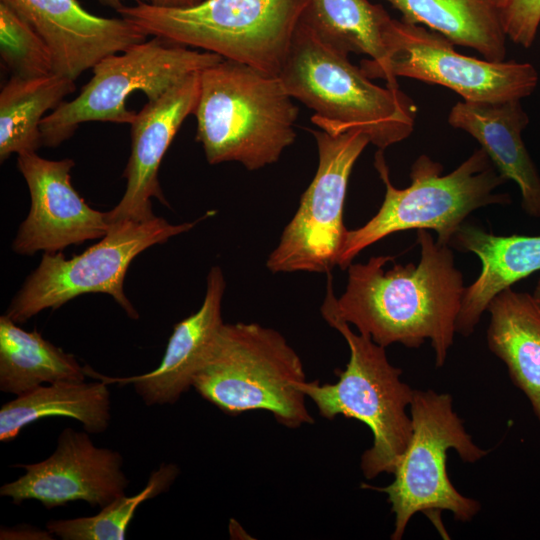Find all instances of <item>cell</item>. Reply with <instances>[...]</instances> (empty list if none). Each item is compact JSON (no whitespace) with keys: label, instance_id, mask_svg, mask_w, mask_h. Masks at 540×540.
<instances>
[{"label":"cell","instance_id":"cell-5","mask_svg":"<svg viewBox=\"0 0 540 540\" xmlns=\"http://www.w3.org/2000/svg\"><path fill=\"white\" fill-rule=\"evenodd\" d=\"M374 166L385 184L384 200L369 221L348 230L337 262L343 270L362 250L400 231L433 230L437 234L436 242L449 246L473 211L511 202L508 194L495 193L507 179L483 148L475 150L447 175H442L443 166L439 162L427 155L419 156L411 167V184L404 189L391 183L381 149L375 154Z\"/></svg>","mask_w":540,"mask_h":540},{"label":"cell","instance_id":"cell-18","mask_svg":"<svg viewBox=\"0 0 540 540\" xmlns=\"http://www.w3.org/2000/svg\"><path fill=\"white\" fill-rule=\"evenodd\" d=\"M449 246L475 254L482 266L479 276L463 292L456 332L465 337L474 332L497 294L540 271V235H496L465 222Z\"/></svg>","mask_w":540,"mask_h":540},{"label":"cell","instance_id":"cell-13","mask_svg":"<svg viewBox=\"0 0 540 540\" xmlns=\"http://www.w3.org/2000/svg\"><path fill=\"white\" fill-rule=\"evenodd\" d=\"M118 451L97 447L87 431L70 427L59 434L54 452L32 464H15L25 473L5 483L0 495L20 505L37 500L46 509L84 501L103 508L125 494L129 480Z\"/></svg>","mask_w":540,"mask_h":540},{"label":"cell","instance_id":"cell-10","mask_svg":"<svg viewBox=\"0 0 540 540\" xmlns=\"http://www.w3.org/2000/svg\"><path fill=\"white\" fill-rule=\"evenodd\" d=\"M215 53L189 49L153 36L121 54H111L93 68V76L71 101H63L40 125L42 145L57 147L81 123L103 121L131 124L136 113L126 101L143 92L148 101L161 97L186 76L217 64Z\"/></svg>","mask_w":540,"mask_h":540},{"label":"cell","instance_id":"cell-6","mask_svg":"<svg viewBox=\"0 0 540 540\" xmlns=\"http://www.w3.org/2000/svg\"><path fill=\"white\" fill-rule=\"evenodd\" d=\"M305 6L306 0H202L182 8L142 2L117 12L148 36L279 76Z\"/></svg>","mask_w":540,"mask_h":540},{"label":"cell","instance_id":"cell-33","mask_svg":"<svg viewBox=\"0 0 540 540\" xmlns=\"http://www.w3.org/2000/svg\"><path fill=\"white\" fill-rule=\"evenodd\" d=\"M495 1H496V4L498 5V7L500 9L505 8L508 5V3L510 2V0H495Z\"/></svg>","mask_w":540,"mask_h":540},{"label":"cell","instance_id":"cell-20","mask_svg":"<svg viewBox=\"0 0 540 540\" xmlns=\"http://www.w3.org/2000/svg\"><path fill=\"white\" fill-rule=\"evenodd\" d=\"M487 311V346L504 362L540 424V308L531 294L510 287L492 299Z\"/></svg>","mask_w":540,"mask_h":540},{"label":"cell","instance_id":"cell-27","mask_svg":"<svg viewBox=\"0 0 540 540\" xmlns=\"http://www.w3.org/2000/svg\"><path fill=\"white\" fill-rule=\"evenodd\" d=\"M0 56L12 76L35 78L53 73L45 41L25 19L1 1Z\"/></svg>","mask_w":540,"mask_h":540},{"label":"cell","instance_id":"cell-19","mask_svg":"<svg viewBox=\"0 0 540 540\" xmlns=\"http://www.w3.org/2000/svg\"><path fill=\"white\" fill-rule=\"evenodd\" d=\"M448 123L480 143L498 171L517 184L525 213L540 217V175L522 139L529 117L521 100L458 102L448 115Z\"/></svg>","mask_w":540,"mask_h":540},{"label":"cell","instance_id":"cell-17","mask_svg":"<svg viewBox=\"0 0 540 540\" xmlns=\"http://www.w3.org/2000/svg\"><path fill=\"white\" fill-rule=\"evenodd\" d=\"M225 286L221 268L212 267L207 276L201 307L174 325L157 368L136 376L111 377L101 375L86 365V375L107 384H133L136 393L149 406L174 404L193 387L194 378L224 324L222 299Z\"/></svg>","mask_w":540,"mask_h":540},{"label":"cell","instance_id":"cell-16","mask_svg":"<svg viewBox=\"0 0 540 540\" xmlns=\"http://www.w3.org/2000/svg\"><path fill=\"white\" fill-rule=\"evenodd\" d=\"M200 72L192 73L156 100L148 101L130 124L131 152L123 177L126 189L106 212L109 224L149 220L153 197L168 206L158 180L164 155L186 117L193 114L200 90Z\"/></svg>","mask_w":540,"mask_h":540},{"label":"cell","instance_id":"cell-24","mask_svg":"<svg viewBox=\"0 0 540 540\" xmlns=\"http://www.w3.org/2000/svg\"><path fill=\"white\" fill-rule=\"evenodd\" d=\"M85 366L73 354L26 331L5 314L0 317V390L16 396L43 384L85 381Z\"/></svg>","mask_w":540,"mask_h":540},{"label":"cell","instance_id":"cell-32","mask_svg":"<svg viewBox=\"0 0 540 540\" xmlns=\"http://www.w3.org/2000/svg\"><path fill=\"white\" fill-rule=\"evenodd\" d=\"M531 295H532L533 299L535 300L536 304L540 308V278L537 281L536 286L534 288V291H533V293Z\"/></svg>","mask_w":540,"mask_h":540},{"label":"cell","instance_id":"cell-26","mask_svg":"<svg viewBox=\"0 0 540 540\" xmlns=\"http://www.w3.org/2000/svg\"><path fill=\"white\" fill-rule=\"evenodd\" d=\"M179 473L176 464L162 463L150 474L145 487L137 494H124L93 516L50 520L46 528L62 540H123L137 508L143 502L167 492Z\"/></svg>","mask_w":540,"mask_h":540},{"label":"cell","instance_id":"cell-2","mask_svg":"<svg viewBox=\"0 0 540 540\" xmlns=\"http://www.w3.org/2000/svg\"><path fill=\"white\" fill-rule=\"evenodd\" d=\"M279 78L293 99L313 110L312 122L331 135L361 130L384 150L414 129L416 106L408 95L371 82L347 54L324 43L301 21Z\"/></svg>","mask_w":540,"mask_h":540},{"label":"cell","instance_id":"cell-11","mask_svg":"<svg viewBox=\"0 0 540 540\" xmlns=\"http://www.w3.org/2000/svg\"><path fill=\"white\" fill-rule=\"evenodd\" d=\"M311 132L317 144L318 167L295 215L269 254L266 265L273 273H330L348 232L343 221L348 180L370 139L357 129L339 135Z\"/></svg>","mask_w":540,"mask_h":540},{"label":"cell","instance_id":"cell-15","mask_svg":"<svg viewBox=\"0 0 540 540\" xmlns=\"http://www.w3.org/2000/svg\"><path fill=\"white\" fill-rule=\"evenodd\" d=\"M41 36L49 48L53 73L76 80L111 54L146 41L147 34L126 18H106L77 0H0Z\"/></svg>","mask_w":540,"mask_h":540},{"label":"cell","instance_id":"cell-14","mask_svg":"<svg viewBox=\"0 0 540 540\" xmlns=\"http://www.w3.org/2000/svg\"><path fill=\"white\" fill-rule=\"evenodd\" d=\"M74 166L70 158L48 160L36 152L18 155L17 167L28 186L31 206L12 243L15 253L60 252L107 234L106 212L91 208L71 184Z\"/></svg>","mask_w":540,"mask_h":540},{"label":"cell","instance_id":"cell-22","mask_svg":"<svg viewBox=\"0 0 540 540\" xmlns=\"http://www.w3.org/2000/svg\"><path fill=\"white\" fill-rule=\"evenodd\" d=\"M48 417L77 420L89 434L105 432L111 421L108 384L60 381L16 396L0 409V441L14 440L24 427Z\"/></svg>","mask_w":540,"mask_h":540},{"label":"cell","instance_id":"cell-3","mask_svg":"<svg viewBox=\"0 0 540 540\" xmlns=\"http://www.w3.org/2000/svg\"><path fill=\"white\" fill-rule=\"evenodd\" d=\"M193 115L209 164L257 170L277 162L295 138L298 107L279 76L223 59L200 71Z\"/></svg>","mask_w":540,"mask_h":540},{"label":"cell","instance_id":"cell-29","mask_svg":"<svg viewBox=\"0 0 540 540\" xmlns=\"http://www.w3.org/2000/svg\"><path fill=\"white\" fill-rule=\"evenodd\" d=\"M54 535L46 528L45 530L28 524H20L14 527H2L0 530V539H37L50 540Z\"/></svg>","mask_w":540,"mask_h":540},{"label":"cell","instance_id":"cell-7","mask_svg":"<svg viewBox=\"0 0 540 540\" xmlns=\"http://www.w3.org/2000/svg\"><path fill=\"white\" fill-rule=\"evenodd\" d=\"M301 358L285 337L257 323L223 324L193 388L226 414L265 410L288 428L313 424Z\"/></svg>","mask_w":540,"mask_h":540},{"label":"cell","instance_id":"cell-25","mask_svg":"<svg viewBox=\"0 0 540 540\" xmlns=\"http://www.w3.org/2000/svg\"><path fill=\"white\" fill-rule=\"evenodd\" d=\"M75 90V81L55 73L35 78L12 76L0 92V160L36 152L42 145L44 114Z\"/></svg>","mask_w":540,"mask_h":540},{"label":"cell","instance_id":"cell-9","mask_svg":"<svg viewBox=\"0 0 540 540\" xmlns=\"http://www.w3.org/2000/svg\"><path fill=\"white\" fill-rule=\"evenodd\" d=\"M171 224L160 217L111 223L101 240L79 255L66 259L62 252H44L37 268L26 278L5 313L23 324L45 309L56 310L82 294L111 295L131 319L139 314L126 297L124 280L133 259L147 248L191 230L199 221Z\"/></svg>","mask_w":540,"mask_h":540},{"label":"cell","instance_id":"cell-31","mask_svg":"<svg viewBox=\"0 0 540 540\" xmlns=\"http://www.w3.org/2000/svg\"><path fill=\"white\" fill-rule=\"evenodd\" d=\"M96 1H98L103 6H106V7H109L118 11L123 6H125L124 3L128 0H96ZM131 1L135 2L136 4V3L148 2L149 0H131Z\"/></svg>","mask_w":540,"mask_h":540},{"label":"cell","instance_id":"cell-1","mask_svg":"<svg viewBox=\"0 0 540 540\" xmlns=\"http://www.w3.org/2000/svg\"><path fill=\"white\" fill-rule=\"evenodd\" d=\"M417 242V264L393 263L385 269L395 259L390 255L351 263L335 307L343 320L385 348L395 343L418 348L429 340L440 368L457 333L464 280L451 247L437 243L425 229L417 230Z\"/></svg>","mask_w":540,"mask_h":540},{"label":"cell","instance_id":"cell-28","mask_svg":"<svg viewBox=\"0 0 540 540\" xmlns=\"http://www.w3.org/2000/svg\"><path fill=\"white\" fill-rule=\"evenodd\" d=\"M501 16L507 37L524 48L531 47L540 25V0H510Z\"/></svg>","mask_w":540,"mask_h":540},{"label":"cell","instance_id":"cell-21","mask_svg":"<svg viewBox=\"0 0 540 540\" xmlns=\"http://www.w3.org/2000/svg\"><path fill=\"white\" fill-rule=\"evenodd\" d=\"M389 18L382 5L369 0H306L300 21L336 50L369 56L361 61L363 73L370 79L383 78L387 87L396 89L383 40Z\"/></svg>","mask_w":540,"mask_h":540},{"label":"cell","instance_id":"cell-23","mask_svg":"<svg viewBox=\"0 0 540 540\" xmlns=\"http://www.w3.org/2000/svg\"><path fill=\"white\" fill-rule=\"evenodd\" d=\"M402 14V20L423 24L453 44L479 52L485 60L506 57L501 9L495 0H384Z\"/></svg>","mask_w":540,"mask_h":540},{"label":"cell","instance_id":"cell-4","mask_svg":"<svg viewBox=\"0 0 540 540\" xmlns=\"http://www.w3.org/2000/svg\"><path fill=\"white\" fill-rule=\"evenodd\" d=\"M327 277L321 314L345 339L350 351L349 361L333 384L305 380L296 387L313 401L322 417L332 420L342 415L369 427L373 442L360 461L366 479L381 473L393 474L412 435L407 408L414 390L402 381V370L389 362L385 347L368 335L354 333L349 323L339 316L331 272Z\"/></svg>","mask_w":540,"mask_h":540},{"label":"cell","instance_id":"cell-12","mask_svg":"<svg viewBox=\"0 0 540 540\" xmlns=\"http://www.w3.org/2000/svg\"><path fill=\"white\" fill-rule=\"evenodd\" d=\"M383 40L393 80L400 76L442 85L464 101L521 100L538 84L537 70L530 63L494 62L460 54L442 34L402 19H388Z\"/></svg>","mask_w":540,"mask_h":540},{"label":"cell","instance_id":"cell-8","mask_svg":"<svg viewBox=\"0 0 540 540\" xmlns=\"http://www.w3.org/2000/svg\"><path fill=\"white\" fill-rule=\"evenodd\" d=\"M412 435L387 486L362 483L361 487L385 493L395 515L392 540L402 539L413 515L430 518L449 511L459 522H468L480 503L457 491L447 472V452L455 450L466 463H475L489 451L477 446L453 409L448 393L414 390L409 406Z\"/></svg>","mask_w":540,"mask_h":540},{"label":"cell","instance_id":"cell-30","mask_svg":"<svg viewBox=\"0 0 540 540\" xmlns=\"http://www.w3.org/2000/svg\"><path fill=\"white\" fill-rule=\"evenodd\" d=\"M202 0H149L148 3L157 7L182 8L193 6Z\"/></svg>","mask_w":540,"mask_h":540}]
</instances>
